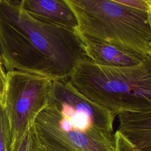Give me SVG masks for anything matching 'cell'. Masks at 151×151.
Here are the masks:
<instances>
[{"mask_svg":"<svg viewBox=\"0 0 151 151\" xmlns=\"http://www.w3.org/2000/svg\"><path fill=\"white\" fill-rule=\"evenodd\" d=\"M78 39L86 56L99 65L109 67H130L139 64L148 58L136 55L104 43L82 38Z\"/></svg>","mask_w":151,"mask_h":151,"instance_id":"8","label":"cell"},{"mask_svg":"<svg viewBox=\"0 0 151 151\" xmlns=\"http://www.w3.org/2000/svg\"><path fill=\"white\" fill-rule=\"evenodd\" d=\"M11 143L9 123L2 103L0 102V151H10Z\"/></svg>","mask_w":151,"mask_h":151,"instance_id":"9","label":"cell"},{"mask_svg":"<svg viewBox=\"0 0 151 151\" xmlns=\"http://www.w3.org/2000/svg\"><path fill=\"white\" fill-rule=\"evenodd\" d=\"M41 151H44V150H43V149H42V147H41Z\"/></svg>","mask_w":151,"mask_h":151,"instance_id":"14","label":"cell"},{"mask_svg":"<svg viewBox=\"0 0 151 151\" xmlns=\"http://www.w3.org/2000/svg\"><path fill=\"white\" fill-rule=\"evenodd\" d=\"M113 151H141L118 130L113 134Z\"/></svg>","mask_w":151,"mask_h":151,"instance_id":"11","label":"cell"},{"mask_svg":"<svg viewBox=\"0 0 151 151\" xmlns=\"http://www.w3.org/2000/svg\"><path fill=\"white\" fill-rule=\"evenodd\" d=\"M117 116V130L141 151H151V110L124 111Z\"/></svg>","mask_w":151,"mask_h":151,"instance_id":"7","label":"cell"},{"mask_svg":"<svg viewBox=\"0 0 151 151\" xmlns=\"http://www.w3.org/2000/svg\"><path fill=\"white\" fill-rule=\"evenodd\" d=\"M2 104L11 136L10 151H17L24 135L47 106L53 80L19 71L6 72Z\"/></svg>","mask_w":151,"mask_h":151,"instance_id":"5","label":"cell"},{"mask_svg":"<svg viewBox=\"0 0 151 151\" xmlns=\"http://www.w3.org/2000/svg\"><path fill=\"white\" fill-rule=\"evenodd\" d=\"M77 21L78 38L151 57V12L121 0H65Z\"/></svg>","mask_w":151,"mask_h":151,"instance_id":"4","label":"cell"},{"mask_svg":"<svg viewBox=\"0 0 151 151\" xmlns=\"http://www.w3.org/2000/svg\"><path fill=\"white\" fill-rule=\"evenodd\" d=\"M41 147L34 124L24 135L17 151H41Z\"/></svg>","mask_w":151,"mask_h":151,"instance_id":"10","label":"cell"},{"mask_svg":"<svg viewBox=\"0 0 151 151\" xmlns=\"http://www.w3.org/2000/svg\"><path fill=\"white\" fill-rule=\"evenodd\" d=\"M0 57L6 72L68 78L86 57L74 31L37 18L18 0H0Z\"/></svg>","mask_w":151,"mask_h":151,"instance_id":"1","label":"cell"},{"mask_svg":"<svg viewBox=\"0 0 151 151\" xmlns=\"http://www.w3.org/2000/svg\"><path fill=\"white\" fill-rule=\"evenodd\" d=\"M68 80L84 97L115 116L151 110V57L133 66L109 67L86 56L77 63Z\"/></svg>","mask_w":151,"mask_h":151,"instance_id":"3","label":"cell"},{"mask_svg":"<svg viewBox=\"0 0 151 151\" xmlns=\"http://www.w3.org/2000/svg\"><path fill=\"white\" fill-rule=\"evenodd\" d=\"M121 1L136 9L151 12V0H121Z\"/></svg>","mask_w":151,"mask_h":151,"instance_id":"12","label":"cell"},{"mask_svg":"<svg viewBox=\"0 0 151 151\" xmlns=\"http://www.w3.org/2000/svg\"><path fill=\"white\" fill-rule=\"evenodd\" d=\"M110 111L90 101L68 78L55 80L48 102L34 126L41 143L69 151H113V122Z\"/></svg>","mask_w":151,"mask_h":151,"instance_id":"2","label":"cell"},{"mask_svg":"<svg viewBox=\"0 0 151 151\" xmlns=\"http://www.w3.org/2000/svg\"><path fill=\"white\" fill-rule=\"evenodd\" d=\"M7 81L6 72L2 64V60L0 57V102L2 103L4 93L6 88Z\"/></svg>","mask_w":151,"mask_h":151,"instance_id":"13","label":"cell"},{"mask_svg":"<svg viewBox=\"0 0 151 151\" xmlns=\"http://www.w3.org/2000/svg\"><path fill=\"white\" fill-rule=\"evenodd\" d=\"M23 9L33 17L74 31L76 18L65 0H22Z\"/></svg>","mask_w":151,"mask_h":151,"instance_id":"6","label":"cell"}]
</instances>
